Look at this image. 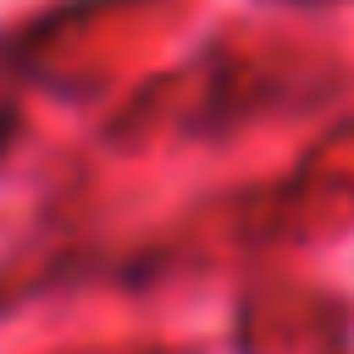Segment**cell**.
Masks as SVG:
<instances>
[{
  "instance_id": "1",
  "label": "cell",
  "mask_w": 354,
  "mask_h": 354,
  "mask_svg": "<svg viewBox=\"0 0 354 354\" xmlns=\"http://www.w3.org/2000/svg\"><path fill=\"white\" fill-rule=\"evenodd\" d=\"M11 138H17V111H6V105H0V155L11 149Z\"/></svg>"
}]
</instances>
